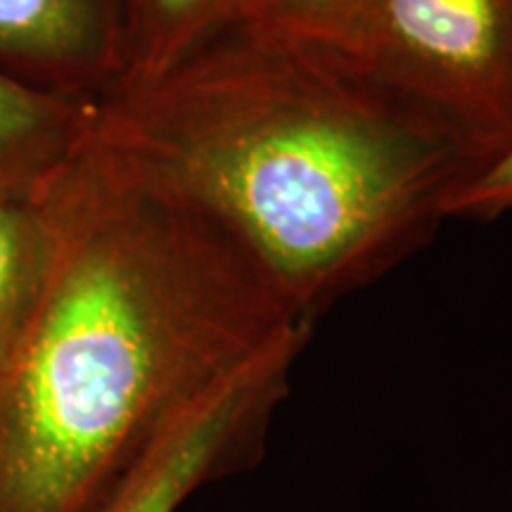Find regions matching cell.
Wrapping results in <instances>:
<instances>
[{
    "label": "cell",
    "mask_w": 512,
    "mask_h": 512,
    "mask_svg": "<svg viewBox=\"0 0 512 512\" xmlns=\"http://www.w3.org/2000/svg\"><path fill=\"white\" fill-rule=\"evenodd\" d=\"M0 72L95 102L124 72L121 0H0Z\"/></svg>",
    "instance_id": "obj_5"
},
{
    "label": "cell",
    "mask_w": 512,
    "mask_h": 512,
    "mask_svg": "<svg viewBox=\"0 0 512 512\" xmlns=\"http://www.w3.org/2000/svg\"><path fill=\"white\" fill-rule=\"evenodd\" d=\"M88 136L219 221L309 323L418 252L489 166L356 50L247 22L95 100Z\"/></svg>",
    "instance_id": "obj_1"
},
{
    "label": "cell",
    "mask_w": 512,
    "mask_h": 512,
    "mask_svg": "<svg viewBox=\"0 0 512 512\" xmlns=\"http://www.w3.org/2000/svg\"><path fill=\"white\" fill-rule=\"evenodd\" d=\"M375 0H252L242 22L351 48Z\"/></svg>",
    "instance_id": "obj_9"
},
{
    "label": "cell",
    "mask_w": 512,
    "mask_h": 512,
    "mask_svg": "<svg viewBox=\"0 0 512 512\" xmlns=\"http://www.w3.org/2000/svg\"><path fill=\"white\" fill-rule=\"evenodd\" d=\"M93 105L0 72V195L41 197L86 138Z\"/></svg>",
    "instance_id": "obj_6"
},
{
    "label": "cell",
    "mask_w": 512,
    "mask_h": 512,
    "mask_svg": "<svg viewBox=\"0 0 512 512\" xmlns=\"http://www.w3.org/2000/svg\"><path fill=\"white\" fill-rule=\"evenodd\" d=\"M41 207L46 271L0 356V512H100L192 403L309 320L219 221L88 131Z\"/></svg>",
    "instance_id": "obj_2"
},
{
    "label": "cell",
    "mask_w": 512,
    "mask_h": 512,
    "mask_svg": "<svg viewBox=\"0 0 512 512\" xmlns=\"http://www.w3.org/2000/svg\"><path fill=\"white\" fill-rule=\"evenodd\" d=\"M124 72L117 86L157 79L240 24L252 0H121ZM114 86V88H117Z\"/></svg>",
    "instance_id": "obj_7"
},
{
    "label": "cell",
    "mask_w": 512,
    "mask_h": 512,
    "mask_svg": "<svg viewBox=\"0 0 512 512\" xmlns=\"http://www.w3.org/2000/svg\"><path fill=\"white\" fill-rule=\"evenodd\" d=\"M489 164L512 145V0H375L351 46Z\"/></svg>",
    "instance_id": "obj_3"
},
{
    "label": "cell",
    "mask_w": 512,
    "mask_h": 512,
    "mask_svg": "<svg viewBox=\"0 0 512 512\" xmlns=\"http://www.w3.org/2000/svg\"><path fill=\"white\" fill-rule=\"evenodd\" d=\"M48 261V226L41 197L0 195V356L34 304Z\"/></svg>",
    "instance_id": "obj_8"
},
{
    "label": "cell",
    "mask_w": 512,
    "mask_h": 512,
    "mask_svg": "<svg viewBox=\"0 0 512 512\" xmlns=\"http://www.w3.org/2000/svg\"><path fill=\"white\" fill-rule=\"evenodd\" d=\"M512 211V145L453 200L448 219L489 221Z\"/></svg>",
    "instance_id": "obj_10"
},
{
    "label": "cell",
    "mask_w": 512,
    "mask_h": 512,
    "mask_svg": "<svg viewBox=\"0 0 512 512\" xmlns=\"http://www.w3.org/2000/svg\"><path fill=\"white\" fill-rule=\"evenodd\" d=\"M311 330L302 323L285 332L202 394L100 512H178L204 484L254 467Z\"/></svg>",
    "instance_id": "obj_4"
}]
</instances>
